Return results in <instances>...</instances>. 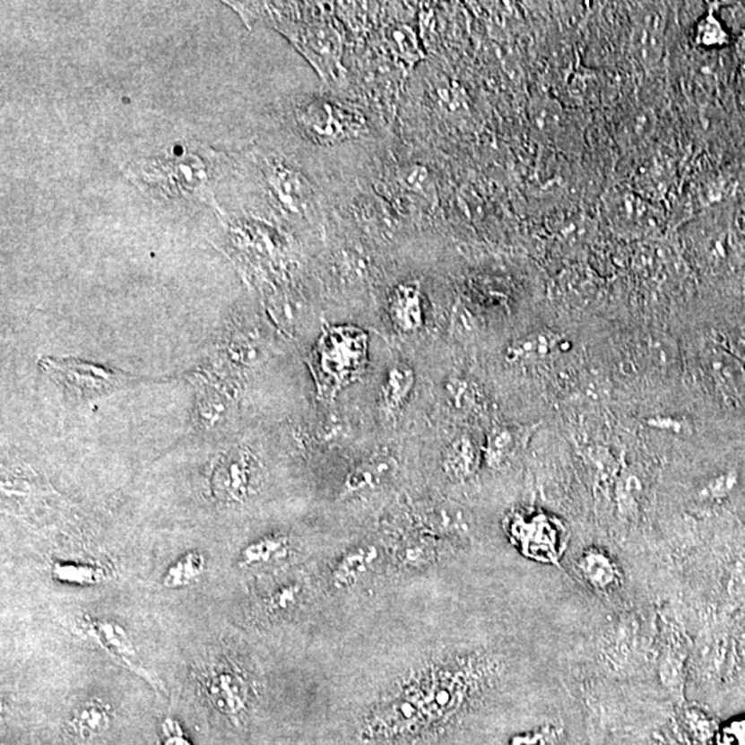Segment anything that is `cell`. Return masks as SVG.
<instances>
[{
  "instance_id": "obj_1",
  "label": "cell",
  "mask_w": 745,
  "mask_h": 745,
  "mask_svg": "<svg viewBox=\"0 0 745 745\" xmlns=\"http://www.w3.org/2000/svg\"><path fill=\"white\" fill-rule=\"evenodd\" d=\"M368 363V337L357 326H330L309 357L317 393L333 399L365 375Z\"/></svg>"
},
{
  "instance_id": "obj_2",
  "label": "cell",
  "mask_w": 745,
  "mask_h": 745,
  "mask_svg": "<svg viewBox=\"0 0 745 745\" xmlns=\"http://www.w3.org/2000/svg\"><path fill=\"white\" fill-rule=\"evenodd\" d=\"M294 119L301 133L322 147L357 140L368 130V123L360 111L327 97L299 100L294 108Z\"/></svg>"
},
{
  "instance_id": "obj_3",
  "label": "cell",
  "mask_w": 745,
  "mask_h": 745,
  "mask_svg": "<svg viewBox=\"0 0 745 745\" xmlns=\"http://www.w3.org/2000/svg\"><path fill=\"white\" fill-rule=\"evenodd\" d=\"M39 368L48 378L83 399L99 398L148 381L126 371L74 358H42Z\"/></svg>"
},
{
  "instance_id": "obj_4",
  "label": "cell",
  "mask_w": 745,
  "mask_h": 745,
  "mask_svg": "<svg viewBox=\"0 0 745 745\" xmlns=\"http://www.w3.org/2000/svg\"><path fill=\"white\" fill-rule=\"evenodd\" d=\"M137 181L153 186L168 196H199L207 199V165L198 153L176 151L169 158L138 166Z\"/></svg>"
},
{
  "instance_id": "obj_5",
  "label": "cell",
  "mask_w": 745,
  "mask_h": 745,
  "mask_svg": "<svg viewBox=\"0 0 745 745\" xmlns=\"http://www.w3.org/2000/svg\"><path fill=\"white\" fill-rule=\"evenodd\" d=\"M282 33L303 51L307 60L314 65L325 81H340L342 76V40L339 25L330 20H316L312 22H289L279 25Z\"/></svg>"
},
{
  "instance_id": "obj_6",
  "label": "cell",
  "mask_w": 745,
  "mask_h": 745,
  "mask_svg": "<svg viewBox=\"0 0 745 745\" xmlns=\"http://www.w3.org/2000/svg\"><path fill=\"white\" fill-rule=\"evenodd\" d=\"M264 171L268 189L281 209L301 217L314 212V189L301 174L276 160L265 162Z\"/></svg>"
},
{
  "instance_id": "obj_7",
  "label": "cell",
  "mask_w": 745,
  "mask_h": 745,
  "mask_svg": "<svg viewBox=\"0 0 745 745\" xmlns=\"http://www.w3.org/2000/svg\"><path fill=\"white\" fill-rule=\"evenodd\" d=\"M389 319L401 333H416L424 325V296L419 281L402 282L388 296Z\"/></svg>"
},
{
  "instance_id": "obj_8",
  "label": "cell",
  "mask_w": 745,
  "mask_h": 745,
  "mask_svg": "<svg viewBox=\"0 0 745 745\" xmlns=\"http://www.w3.org/2000/svg\"><path fill=\"white\" fill-rule=\"evenodd\" d=\"M396 464L393 457L385 455H373L353 468L345 482L348 493L368 490L383 485L389 476L395 472Z\"/></svg>"
},
{
  "instance_id": "obj_9",
  "label": "cell",
  "mask_w": 745,
  "mask_h": 745,
  "mask_svg": "<svg viewBox=\"0 0 745 745\" xmlns=\"http://www.w3.org/2000/svg\"><path fill=\"white\" fill-rule=\"evenodd\" d=\"M210 697L221 711L227 714H239L246 704V686L235 673L222 671L210 680Z\"/></svg>"
},
{
  "instance_id": "obj_10",
  "label": "cell",
  "mask_w": 745,
  "mask_h": 745,
  "mask_svg": "<svg viewBox=\"0 0 745 745\" xmlns=\"http://www.w3.org/2000/svg\"><path fill=\"white\" fill-rule=\"evenodd\" d=\"M414 371L406 363H398L389 368L383 386V404L388 413L401 411L414 386Z\"/></svg>"
},
{
  "instance_id": "obj_11",
  "label": "cell",
  "mask_w": 745,
  "mask_h": 745,
  "mask_svg": "<svg viewBox=\"0 0 745 745\" xmlns=\"http://www.w3.org/2000/svg\"><path fill=\"white\" fill-rule=\"evenodd\" d=\"M527 437L524 429L512 427H497L491 431L486 442L485 457L489 464L500 465L518 452Z\"/></svg>"
},
{
  "instance_id": "obj_12",
  "label": "cell",
  "mask_w": 745,
  "mask_h": 745,
  "mask_svg": "<svg viewBox=\"0 0 745 745\" xmlns=\"http://www.w3.org/2000/svg\"><path fill=\"white\" fill-rule=\"evenodd\" d=\"M478 447L468 437L453 440L443 455V467L450 476L465 478L478 467Z\"/></svg>"
},
{
  "instance_id": "obj_13",
  "label": "cell",
  "mask_w": 745,
  "mask_h": 745,
  "mask_svg": "<svg viewBox=\"0 0 745 745\" xmlns=\"http://www.w3.org/2000/svg\"><path fill=\"white\" fill-rule=\"evenodd\" d=\"M559 337L552 333H533L516 340L507 348L506 357L509 362L540 360L547 357L558 347Z\"/></svg>"
},
{
  "instance_id": "obj_14",
  "label": "cell",
  "mask_w": 745,
  "mask_h": 745,
  "mask_svg": "<svg viewBox=\"0 0 745 745\" xmlns=\"http://www.w3.org/2000/svg\"><path fill=\"white\" fill-rule=\"evenodd\" d=\"M91 632L93 637H97V641L101 644L102 647L112 653L117 659L126 662L130 668H134L133 663L130 662V657L134 654V649H133L132 642L129 641L126 632L123 631L119 626L97 621V623L91 624Z\"/></svg>"
},
{
  "instance_id": "obj_15",
  "label": "cell",
  "mask_w": 745,
  "mask_h": 745,
  "mask_svg": "<svg viewBox=\"0 0 745 745\" xmlns=\"http://www.w3.org/2000/svg\"><path fill=\"white\" fill-rule=\"evenodd\" d=\"M204 570V558L199 552H189L177 560L163 577V585L171 590L188 587L201 577Z\"/></svg>"
},
{
  "instance_id": "obj_16",
  "label": "cell",
  "mask_w": 745,
  "mask_h": 745,
  "mask_svg": "<svg viewBox=\"0 0 745 745\" xmlns=\"http://www.w3.org/2000/svg\"><path fill=\"white\" fill-rule=\"evenodd\" d=\"M695 38L698 46L706 48H723L731 40L726 25L714 13H708L698 22Z\"/></svg>"
},
{
  "instance_id": "obj_17",
  "label": "cell",
  "mask_w": 745,
  "mask_h": 745,
  "mask_svg": "<svg viewBox=\"0 0 745 745\" xmlns=\"http://www.w3.org/2000/svg\"><path fill=\"white\" fill-rule=\"evenodd\" d=\"M108 724V715L104 706L99 703H87L82 706L81 713L76 715L74 721L76 732L81 736H93L99 732L104 731Z\"/></svg>"
},
{
  "instance_id": "obj_18",
  "label": "cell",
  "mask_w": 745,
  "mask_h": 745,
  "mask_svg": "<svg viewBox=\"0 0 745 745\" xmlns=\"http://www.w3.org/2000/svg\"><path fill=\"white\" fill-rule=\"evenodd\" d=\"M286 554L285 539H265L246 548L243 552V562L246 565H260L279 559Z\"/></svg>"
},
{
  "instance_id": "obj_19",
  "label": "cell",
  "mask_w": 745,
  "mask_h": 745,
  "mask_svg": "<svg viewBox=\"0 0 745 745\" xmlns=\"http://www.w3.org/2000/svg\"><path fill=\"white\" fill-rule=\"evenodd\" d=\"M53 576L65 583L94 584L101 580L102 572L93 566L57 563L53 567Z\"/></svg>"
},
{
  "instance_id": "obj_20",
  "label": "cell",
  "mask_w": 745,
  "mask_h": 745,
  "mask_svg": "<svg viewBox=\"0 0 745 745\" xmlns=\"http://www.w3.org/2000/svg\"><path fill=\"white\" fill-rule=\"evenodd\" d=\"M715 745H745V716L731 719L722 724L716 733Z\"/></svg>"
},
{
  "instance_id": "obj_21",
  "label": "cell",
  "mask_w": 745,
  "mask_h": 745,
  "mask_svg": "<svg viewBox=\"0 0 745 745\" xmlns=\"http://www.w3.org/2000/svg\"><path fill=\"white\" fill-rule=\"evenodd\" d=\"M165 745H189L188 742L184 740L183 736L180 734L174 733L173 731L169 733L168 740H166Z\"/></svg>"
}]
</instances>
